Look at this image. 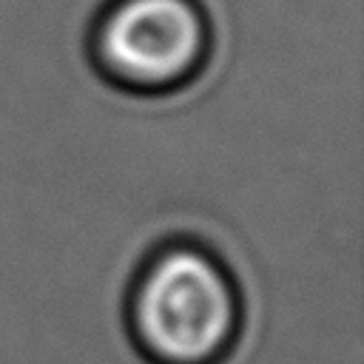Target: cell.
<instances>
[{
  "instance_id": "obj_2",
  "label": "cell",
  "mask_w": 364,
  "mask_h": 364,
  "mask_svg": "<svg viewBox=\"0 0 364 364\" xmlns=\"http://www.w3.org/2000/svg\"><path fill=\"white\" fill-rule=\"evenodd\" d=\"M213 26L202 0H105L85 34L91 71L131 97L193 85L210 60Z\"/></svg>"
},
{
  "instance_id": "obj_1",
  "label": "cell",
  "mask_w": 364,
  "mask_h": 364,
  "mask_svg": "<svg viewBox=\"0 0 364 364\" xmlns=\"http://www.w3.org/2000/svg\"><path fill=\"white\" fill-rule=\"evenodd\" d=\"M125 336L145 364H225L245 327L230 264L196 236H168L136 262L122 299Z\"/></svg>"
}]
</instances>
